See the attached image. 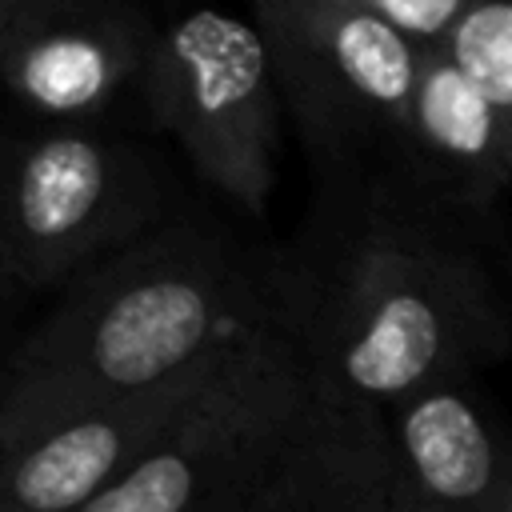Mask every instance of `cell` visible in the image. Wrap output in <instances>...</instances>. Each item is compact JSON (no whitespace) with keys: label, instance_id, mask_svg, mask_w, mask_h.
Masks as SVG:
<instances>
[{"label":"cell","instance_id":"6da1fadb","mask_svg":"<svg viewBox=\"0 0 512 512\" xmlns=\"http://www.w3.org/2000/svg\"><path fill=\"white\" fill-rule=\"evenodd\" d=\"M268 276L312 384L336 396L384 404L428 376L480 372L508 348L500 292L464 216L400 164L324 172L300 244Z\"/></svg>","mask_w":512,"mask_h":512},{"label":"cell","instance_id":"7a4b0ae2","mask_svg":"<svg viewBox=\"0 0 512 512\" xmlns=\"http://www.w3.org/2000/svg\"><path fill=\"white\" fill-rule=\"evenodd\" d=\"M272 304V276L204 224L144 228L68 280L0 364V440L160 380Z\"/></svg>","mask_w":512,"mask_h":512},{"label":"cell","instance_id":"3957f363","mask_svg":"<svg viewBox=\"0 0 512 512\" xmlns=\"http://www.w3.org/2000/svg\"><path fill=\"white\" fill-rule=\"evenodd\" d=\"M312 396L300 344L268 304L148 452L80 512H252Z\"/></svg>","mask_w":512,"mask_h":512},{"label":"cell","instance_id":"277c9868","mask_svg":"<svg viewBox=\"0 0 512 512\" xmlns=\"http://www.w3.org/2000/svg\"><path fill=\"white\" fill-rule=\"evenodd\" d=\"M164 208L148 152L96 120L0 132V276L20 292L68 284Z\"/></svg>","mask_w":512,"mask_h":512},{"label":"cell","instance_id":"5b68a950","mask_svg":"<svg viewBox=\"0 0 512 512\" xmlns=\"http://www.w3.org/2000/svg\"><path fill=\"white\" fill-rule=\"evenodd\" d=\"M152 124L244 216H264L280 156V92L252 20L192 4L156 20L136 72Z\"/></svg>","mask_w":512,"mask_h":512},{"label":"cell","instance_id":"8992f818","mask_svg":"<svg viewBox=\"0 0 512 512\" xmlns=\"http://www.w3.org/2000/svg\"><path fill=\"white\" fill-rule=\"evenodd\" d=\"M280 108L320 172L392 152L416 44L360 0H248Z\"/></svg>","mask_w":512,"mask_h":512},{"label":"cell","instance_id":"52a82bcc","mask_svg":"<svg viewBox=\"0 0 512 512\" xmlns=\"http://www.w3.org/2000/svg\"><path fill=\"white\" fill-rule=\"evenodd\" d=\"M232 336L160 380L100 396L0 440V512H80L104 484L148 452L164 424L216 368Z\"/></svg>","mask_w":512,"mask_h":512},{"label":"cell","instance_id":"ba28073f","mask_svg":"<svg viewBox=\"0 0 512 512\" xmlns=\"http://www.w3.org/2000/svg\"><path fill=\"white\" fill-rule=\"evenodd\" d=\"M152 28L148 0H12L0 84L40 120H100L136 84Z\"/></svg>","mask_w":512,"mask_h":512},{"label":"cell","instance_id":"9c48e42d","mask_svg":"<svg viewBox=\"0 0 512 512\" xmlns=\"http://www.w3.org/2000/svg\"><path fill=\"white\" fill-rule=\"evenodd\" d=\"M472 376L440 372L380 404L388 512H512V456Z\"/></svg>","mask_w":512,"mask_h":512},{"label":"cell","instance_id":"30bf717a","mask_svg":"<svg viewBox=\"0 0 512 512\" xmlns=\"http://www.w3.org/2000/svg\"><path fill=\"white\" fill-rule=\"evenodd\" d=\"M392 156L448 212L484 220L508 192L512 112L488 104L432 44H420Z\"/></svg>","mask_w":512,"mask_h":512},{"label":"cell","instance_id":"8fae6325","mask_svg":"<svg viewBox=\"0 0 512 512\" xmlns=\"http://www.w3.org/2000/svg\"><path fill=\"white\" fill-rule=\"evenodd\" d=\"M388 488L384 408L312 384L252 512H388Z\"/></svg>","mask_w":512,"mask_h":512},{"label":"cell","instance_id":"7c38bea8","mask_svg":"<svg viewBox=\"0 0 512 512\" xmlns=\"http://www.w3.org/2000/svg\"><path fill=\"white\" fill-rule=\"evenodd\" d=\"M432 48L488 104L512 112V0H464Z\"/></svg>","mask_w":512,"mask_h":512},{"label":"cell","instance_id":"4fadbf2b","mask_svg":"<svg viewBox=\"0 0 512 512\" xmlns=\"http://www.w3.org/2000/svg\"><path fill=\"white\" fill-rule=\"evenodd\" d=\"M368 12H376L384 24H392L400 36H408L416 48L436 44L440 32L452 24V16L464 8V0H360Z\"/></svg>","mask_w":512,"mask_h":512},{"label":"cell","instance_id":"5bb4252c","mask_svg":"<svg viewBox=\"0 0 512 512\" xmlns=\"http://www.w3.org/2000/svg\"><path fill=\"white\" fill-rule=\"evenodd\" d=\"M8 12H12V0H0V40H4V24H8Z\"/></svg>","mask_w":512,"mask_h":512},{"label":"cell","instance_id":"9a60e30c","mask_svg":"<svg viewBox=\"0 0 512 512\" xmlns=\"http://www.w3.org/2000/svg\"><path fill=\"white\" fill-rule=\"evenodd\" d=\"M0 288H8V280H4V276H0Z\"/></svg>","mask_w":512,"mask_h":512}]
</instances>
